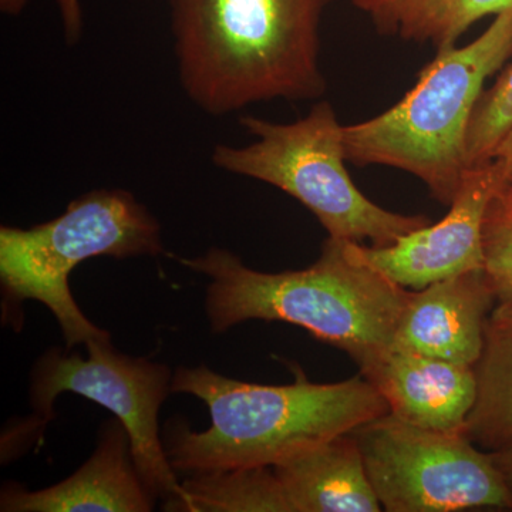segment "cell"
<instances>
[{"mask_svg":"<svg viewBox=\"0 0 512 512\" xmlns=\"http://www.w3.org/2000/svg\"><path fill=\"white\" fill-rule=\"evenodd\" d=\"M487 328L498 333V335L512 338V295L497 302V305L491 311Z\"/></svg>","mask_w":512,"mask_h":512,"instance_id":"cell-20","label":"cell"},{"mask_svg":"<svg viewBox=\"0 0 512 512\" xmlns=\"http://www.w3.org/2000/svg\"><path fill=\"white\" fill-rule=\"evenodd\" d=\"M512 127V64L497 83L481 94L466 140L468 170L490 163L497 147Z\"/></svg>","mask_w":512,"mask_h":512,"instance_id":"cell-17","label":"cell"},{"mask_svg":"<svg viewBox=\"0 0 512 512\" xmlns=\"http://www.w3.org/2000/svg\"><path fill=\"white\" fill-rule=\"evenodd\" d=\"M352 434L383 511L512 510L490 451L466 433L423 429L389 413Z\"/></svg>","mask_w":512,"mask_h":512,"instance_id":"cell-8","label":"cell"},{"mask_svg":"<svg viewBox=\"0 0 512 512\" xmlns=\"http://www.w3.org/2000/svg\"><path fill=\"white\" fill-rule=\"evenodd\" d=\"M171 393L192 394L210 410L211 426L192 431L168 424L164 448L184 476L244 467H274L303 448L350 433L390 413L362 375L345 382L285 386L241 382L205 366L175 370Z\"/></svg>","mask_w":512,"mask_h":512,"instance_id":"cell-2","label":"cell"},{"mask_svg":"<svg viewBox=\"0 0 512 512\" xmlns=\"http://www.w3.org/2000/svg\"><path fill=\"white\" fill-rule=\"evenodd\" d=\"M177 259L210 279L205 309L215 335L251 319L289 323L348 353L359 367L392 348L410 295V289L350 259L343 241L333 238L315 264L279 274L255 271L222 248Z\"/></svg>","mask_w":512,"mask_h":512,"instance_id":"cell-3","label":"cell"},{"mask_svg":"<svg viewBox=\"0 0 512 512\" xmlns=\"http://www.w3.org/2000/svg\"><path fill=\"white\" fill-rule=\"evenodd\" d=\"M55 3L62 22L64 40L69 45H76L84 29L82 0H55Z\"/></svg>","mask_w":512,"mask_h":512,"instance_id":"cell-19","label":"cell"},{"mask_svg":"<svg viewBox=\"0 0 512 512\" xmlns=\"http://www.w3.org/2000/svg\"><path fill=\"white\" fill-rule=\"evenodd\" d=\"M160 224L120 188L87 192L55 220L29 229L0 228L3 320L22 325V303H43L55 316L66 350L106 338L109 332L86 318L74 301L69 278L90 258H140L163 254Z\"/></svg>","mask_w":512,"mask_h":512,"instance_id":"cell-5","label":"cell"},{"mask_svg":"<svg viewBox=\"0 0 512 512\" xmlns=\"http://www.w3.org/2000/svg\"><path fill=\"white\" fill-rule=\"evenodd\" d=\"M87 359L77 352L53 348L37 360L30 375L33 417L3 436L2 453L18 456L33 437H42L55 417L57 396L74 393L106 407L123 423L130 437L138 474L154 500L163 507L175 503L181 484L171 467L158 427V412L171 393L173 376L168 366L144 357L124 355L111 345L110 336L89 340Z\"/></svg>","mask_w":512,"mask_h":512,"instance_id":"cell-7","label":"cell"},{"mask_svg":"<svg viewBox=\"0 0 512 512\" xmlns=\"http://www.w3.org/2000/svg\"><path fill=\"white\" fill-rule=\"evenodd\" d=\"M154 498L138 474L130 437L117 417L99 431L93 456L62 483L29 491L3 485V512H148Z\"/></svg>","mask_w":512,"mask_h":512,"instance_id":"cell-11","label":"cell"},{"mask_svg":"<svg viewBox=\"0 0 512 512\" xmlns=\"http://www.w3.org/2000/svg\"><path fill=\"white\" fill-rule=\"evenodd\" d=\"M494 303L497 293L484 269L410 291L390 349L474 367Z\"/></svg>","mask_w":512,"mask_h":512,"instance_id":"cell-10","label":"cell"},{"mask_svg":"<svg viewBox=\"0 0 512 512\" xmlns=\"http://www.w3.org/2000/svg\"><path fill=\"white\" fill-rule=\"evenodd\" d=\"M241 124L254 143L220 144L212 151V164L291 195L318 218L329 238L389 247L430 224L423 215L384 210L356 187L345 167V126L329 101L315 104L295 123L244 117Z\"/></svg>","mask_w":512,"mask_h":512,"instance_id":"cell-6","label":"cell"},{"mask_svg":"<svg viewBox=\"0 0 512 512\" xmlns=\"http://www.w3.org/2000/svg\"><path fill=\"white\" fill-rule=\"evenodd\" d=\"M490 454L512 494V441L503 447L497 448V450L490 451Z\"/></svg>","mask_w":512,"mask_h":512,"instance_id":"cell-22","label":"cell"},{"mask_svg":"<svg viewBox=\"0 0 512 512\" xmlns=\"http://www.w3.org/2000/svg\"><path fill=\"white\" fill-rule=\"evenodd\" d=\"M178 77L211 116L259 101L318 99L319 28L329 0H167Z\"/></svg>","mask_w":512,"mask_h":512,"instance_id":"cell-1","label":"cell"},{"mask_svg":"<svg viewBox=\"0 0 512 512\" xmlns=\"http://www.w3.org/2000/svg\"><path fill=\"white\" fill-rule=\"evenodd\" d=\"M29 2L30 0H0V10L3 15L19 16Z\"/></svg>","mask_w":512,"mask_h":512,"instance_id":"cell-24","label":"cell"},{"mask_svg":"<svg viewBox=\"0 0 512 512\" xmlns=\"http://www.w3.org/2000/svg\"><path fill=\"white\" fill-rule=\"evenodd\" d=\"M352 2L355 3L357 8L365 10L366 13L373 16V19L379 25L399 0H352Z\"/></svg>","mask_w":512,"mask_h":512,"instance_id":"cell-23","label":"cell"},{"mask_svg":"<svg viewBox=\"0 0 512 512\" xmlns=\"http://www.w3.org/2000/svg\"><path fill=\"white\" fill-rule=\"evenodd\" d=\"M491 161L497 163L498 167L501 168L505 183L512 184V127L510 131L505 134L500 146L495 150L493 160Z\"/></svg>","mask_w":512,"mask_h":512,"instance_id":"cell-21","label":"cell"},{"mask_svg":"<svg viewBox=\"0 0 512 512\" xmlns=\"http://www.w3.org/2000/svg\"><path fill=\"white\" fill-rule=\"evenodd\" d=\"M390 414L423 429L466 433L477 399L473 366L389 349L360 367Z\"/></svg>","mask_w":512,"mask_h":512,"instance_id":"cell-12","label":"cell"},{"mask_svg":"<svg viewBox=\"0 0 512 512\" xmlns=\"http://www.w3.org/2000/svg\"><path fill=\"white\" fill-rule=\"evenodd\" d=\"M165 511L292 512L274 467H244L188 476Z\"/></svg>","mask_w":512,"mask_h":512,"instance_id":"cell-14","label":"cell"},{"mask_svg":"<svg viewBox=\"0 0 512 512\" xmlns=\"http://www.w3.org/2000/svg\"><path fill=\"white\" fill-rule=\"evenodd\" d=\"M274 471L292 512L383 510L352 431L303 448Z\"/></svg>","mask_w":512,"mask_h":512,"instance_id":"cell-13","label":"cell"},{"mask_svg":"<svg viewBox=\"0 0 512 512\" xmlns=\"http://www.w3.org/2000/svg\"><path fill=\"white\" fill-rule=\"evenodd\" d=\"M477 399L468 414V439L494 451L512 441V338L487 328L476 366Z\"/></svg>","mask_w":512,"mask_h":512,"instance_id":"cell-15","label":"cell"},{"mask_svg":"<svg viewBox=\"0 0 512 512\" xmlns=\"http://www.w3.org/2000/svg\"><path fill=\"white\" fill-rule=\"evenodd\" d=\"M511 6L512 0H399L379 28L440 50L456 46L458 37L478 20Z\"/></svg>","mask_w":512,"mask_h":512,"instance_id":"cell-16","label":"cell"},{"mask_svg":"<svg viewBox=\"0 0 512 512\" xmlns=\"http://www.w3.org/2000/svg\"><path fill=\"white\" fill-rule=\"evenodd\" d=\"M512 56V6L463 47L440 49L413 89L389 110L345 126V154L356 165L414 175L441 204L456 198L467 173L466 140L485 80Z\"/></svg>","mask_w":512,"mask_h":512,"instance_id":"cell-4","label":"cell"},{"mask_svg":"<svg viewBox=\"0 0 512 512\" xmlns=\"http://www.w3.org/2000/svg\"><path fill=\"white\" fill-rule=\"evenodd\" d=\"M504 184L501 168L494 161L470 168L443 220L430 222L389 247L343 241V248L353 261L410 291L484 269L485 212Z\"/></svg>","mask_w":512,"mask_h":512,"instance_id":"cell-9","label":"cell"},{"mask_svg":"<svg viewBox=\"0 0 512 512\" xmlns=\"http://www.w3.org/2000/svg\"><path fill=\"white\" fill-rule=\"evenodd\" d=\"M484 271L497 302L512 295V184L505 183L488 205L483 225Z\"/></svg>","mask_w":512,"mask_h":512,"instance_id":"cell-18","label":"cell"}]
</instances>
